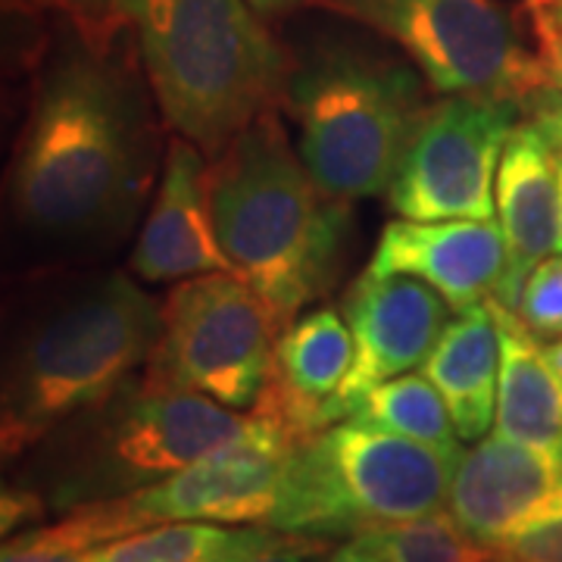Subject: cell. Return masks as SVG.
Masks as SVG:
<instances>
[{"instance_id":"20","label":"cell","mask_w":562,"mask_h":562,"mask_svg":"<svg viewBox=\"0 0 562 562\" xmlns=\"http://www.w3.org/2000/svg\"><path fill=\"white\" fill-rule=\"evenodd\" d=\"M294 538L269 525L169 522L106 543L91 562H254Z\"/></svg>"},{"instance_id":"22","label":"cell","mask_w":562,"mask_h":562,"mask_svg":"<svg viewBox=\"0 0 562 562\" xmlns=\"http://www.w3.org/2000/svg\"><path fill=\"white\" fill-rule=\"evenodd\" d=\"M353 416L401 438H413L431 447H460V435L447 403L422 372H406L401 379L372 387Z\"/></svg>"},{"instance_id":"9","label":"cell","mask_w":562,"mask_h":562,"mask_svg":"<svg viewBox=\"0 0 562 562\" xmlns=\"http://www.w3.org/2000/svg\"><path fill=\"white\" fill-rule=\"evenodd\" d=\"M394 41L441 94L531 101L553 81L497 0H313Z\"/></svg>"},{"instance_id":"1","label":"cell","mask_w":562,"mask_h":562,"mask_svg":"<svg viewBox=\"0 0 562 562\" xmlns=\"http://www.w3.org/2000/svg\"><path fill=\"white\" fill-rule=\"evenodd\" d=\"M85 44L41 76L10 160V210L57 247L116 241L147 198L160 140L135 81Z\"/></svg>"},{"instance_id":"8","label":"cell","mask_w":562,"mask_h":562,"mask_svg":"<svg viewBox=\"0 0 562 562\" xmlns=\"http://www.w3.org/2000/svg\"><path fill=\"white\" fill-rule=\"evenodd\" d=\"M279 335L272 306L241 276L184 279L162 301L160 338L140 379L250 413L269 382Z\"/></svg>"},{"instance_id":"33","label":"cell","mask_w":562,"mask_h":562,"mask_svg":"<svg viewBox=\"0 0 562 562\" xmlns=\"http://www.w3.org/2000/svg\"><path fill=\"white\" fill-rule=\"evenodd\" d=\"M284 3H291V0H250V7H257V10H279Z\"/></svg>"},{"instance_id":"13","label":"cell","mask_w":562,"mask_h":562,"mask_svg":"<svg viewBox=\"0 0 562 562\" xmlns=\"http://www.w3.org/2000/svg\"><path fill=\"white\" fill-rule=\"evenodd\" d=\"M206 169L210 160L198 144L179 135L169 140L157 194L128 257L132 276L147 284H166L206 272H232L213 225Z\"/></svg>"},{"instance_id":"12","label":"cell","mask_w":562,"mask_h":562,"mask_svg":"<svg viewBox=\"0 0 562 562\" xmlns=\"http://www.w3.org/2000/svg\"><path fill=\"white\" fill-rule=\"evenodd\" d=\"M341 313L353 335V369L338 394V422L350 419L372 387L422 369L453 310L425 281L362 272Z\"/></svg>"},{"instance_id":"23","label":"cell","mask_w":562,"mask_h":562,"mask_svg":"<svg viewBox=\"0 0 562 562\" xmlns=\"http://www.w3.org/2000/svg\"><path fill=\"white\" fill-rule=\"evenodd\" d=\"M391 562H494V550L462 531L450 509L428 513L413 522L372 531Z\"/></svg>"},{"instance_id":"4","label":"cell","mask_w":562,"mask_h":562,"mask_svg":"<svg viewBox=\"0 0 562 562\" xmlns=\"http://www.w3.org/2000/svg\"><path fill=\"white\" fill-rule=\"evenodd\" d=\"M250 0H140L138 41L162 122L220 157L247 125L279 113L291 63Z\"/></svg>"},{"instance_id":"24","label":"cell","mask_w":562,"mask_h":562,"mask_svg":"<svg viewBox=\"0 0 562 562\" xmlns=\"http://www.w3.org/2000/svg\"><path fill=\"white\" fill-rule=\"evenodd\" d=\"M20 10H50L60 13L76 29L81 44L110 54L122 29L138 25L140 0H13Z\"/></svg>"},{"instance_id":"32","label":"cell","mask_w":562,"mask_h":562,"mask_svg":"<svg viewBox=\"0 0 562 562\" xmlns=\"http://www.w3.org/2000/svg\"><path fill=\"white\" fill-rule=\"evenodd\" d=\"M543 357H547V362L553 366V372L560 375V382H562V338L543 344Z\"/></svg>"},{"instance_id":"17","label":"cell","mask_w":562,"mask_h":562,"mask_svg":"<svg viewBox=\"0 0 562 562\" xmlns=\"http://www.w3.org/2000/svg\"><path fill=\"white\" fill-rule=\"evenodd\" d=\"M562 487V457L501 435L462 450L450 484V516L484 547H501Z\"/></svg>"},{"instance_id":"2","label":"cell","mask_w":562,"mask_h":562,"mask_svg":"<svg viewBox=\"0 0 562 562\" xmlns=\"http://www.w3.org/2000/svg\"><path fill=\"white\" fill-rule=\"evenodd\" d=\"M213 225L232 272L284 328L338 272L350 203L322 191L279 113L247 125L206 169Z\"/></svg>"},{"instance_id":"31","label":"cell","mask_w":562,"mask_h":562,"mask_svg":"<svg viewBox=\"0 0 562 562\" xmlns=\"http://www.w3.org/2000/svg\"><path fill=\"white\" fill-rule=\"evenodd\" d=\"M531 20H562V0H525Z\"/></svg>"},{"instance_id":"16","label":"cell","mask_w":562,"mask_h":562,"mask_svg":"<svg viewBox=\"0 0 562 562\" xmlns=\"http://www.w3.org/2000/svg\"><path fill=\"white\" fill-rule=\"evenodd\" d=\"M497 222L506 269L494 301L516 310L528 276L560 254V154L531 116L509 132L497 169Z\"/></svg>"},{"instance_id":"25","label":"cell","mask_w":562,"mask_h":562,"mask_svg":"<svg viewBox=\"0 0 562 562\" xmlns=\"http://www.w3.org/2000/svg\"><path fill=\"white\" fill-rule=\"evenodd\" d=\"M513 313L538 341L562 338V254L543 260L528 276Z\"/></svg>"},{"instance_id":"10","label":"cell","mask_w":562,"mask_h":562,"mask_svg":"<svg viewBox=\"0 0 562 562\" xmlns=\"http://www.w3.org/2000/svg\"><path fill=\"white\" fill-rule=\"evenodd\" d=\"M525 106L494 94H443L428 103L387 188L401 220H497V169Z\"/></svg>"},{"instance_id":"28","label":"cell","mask_w":562,"mask_h":562,"mask_svg":"<svg viewBox=\"0 0 562 562\" xmlns=\"http://www.w3.org/2000/svg\"><path fill=\"white\" fill-rule=\"evenodd\" d=\"M535 22V35L541 47V63L547 76L553 81V88L562 91V20H531Z\"/></svg>"},{"instance_id":"19","label":"cell","mask_w":562,"mask_h":562,"mask_svg":"<svg viewBox=\"0 0 562 562\" xmlns=\"http://www.w3.org/2000/svg\"><path fill=\"white\" fill-rule=\"evenodd\" d=\"M501 328V384L494 435L562 457V382L543 344L503 303L487 297Z\"/></svg>"},{"instance_id":"5","label":"cell","mask_w":562,"mask_h":562,"mask_svg":"<svg viewBox=\"0 0 562 562\" xmlns=\"http://www.w3.org/2000/svg\"><path fill=\"white\" fill-rule=\"evenodd\" d=\"M250 416L191 391L154 387L140 375L44 438L41 479L29 484L47 509H76L144 491L238 438ZM38 443V447H41Z\"/></svg>"},{"instance_id":"26","label":"cell","mask_w":562,"mask_h":562,"mask_svg":"<svg viewBox=\"0 0 562 562\" xmlns=\"http://www.w3.org/2000/svg\"><path fill=\"white\" fill-rule=\"evenodd\" d=\"M494 562H562V487L538 516L494 547Z\"/></svg>"},{"instance_id":"21","label":"cell","mask_w":562,"mask_h":562,"mask_svg":"<svg viewBox=\"0 0 562 562\" xmlns=\"http://www.w3.org/2000/svg\"><path fill=\"white\" fill-rule=\"evenodd\" d=\"M135 535L120 497L94 501L63 513L57 522L32 525L7 538L0 562H91V553L106 543Z\"/></svg>"},{"instance_id":"3","label":"cell","mask_w":562,"mask_h":562,"mask_svg":"<svg viewBox=\"0 0 562 562\" xmlns=\"http://www.w3.org/2000/svg\"><path fill=\"white\" fill-rule=\"evenodd\" d=\"M162 303L128 272L66 284L22 325L0 397L3 460H20L60 425L116 394L147 366Z\"/></svg>"},{"instance_id":"11","label":"cell","mask_w":562,"mask_h":562,"mask_svg":"<svg viewBox=\"0 0 562 562\" xmlns=\"http://www.w3.org/2000/svg\"><path fill=\"white\" fill-rule=\"evenodd\" d=\"M294 447L297 441L276 422L250 416L238 438L176 475L120 497L122 509L135 531L169 522L269 525Z\"/></svg>"},{"instance_id":"6","label":"cell","mask_w":562,"mask_h":562,"mask_svg":"<svg viewBox=\"0 0 562 562\" xmlns=\"http://www.w3.org/2000/svg\"><path fill=\"white\" fill-rule=\"evenodd\" d=\"M462 447L401 438L341 419L294 447L269 528L301 538H353L443 509Z\"/></svg>"},{"instance_id":"7","label":"cell","mask_w":562,"mask_h":562,"mask_svg":"<svg viewBox=\"0 0 562 562\" xmlns=\"http://www.w3.org/2000/svg\"><path fill=\"white\" fill-rule=\"evenodd\" d=\"M281 106L310 176L353 203L387 194L428 103L409 66L328 47L291 66Z\"/></svg>"},{"instance_id":"29","label":"cell","mask_w":562,"mask_h":562,"mask_svg":"<svg viewBox=\"0 0 562 562\" xmlns=\"http://www.w3.org/2000/svg\"><path fill=\"white\" fill-rule=\"evenodd\" d=\"M325 562H391L384 547L379 543V538L372 531H362V535H353L328 557Z\"/></svg>"},{"instance_id":"14","label":"cell","mask_w":562,"mask_h":562,"mask_svg":"<svg viewBox=\"0 0 562 562\" xmlns=\"http://www.w3.org/2000/svg\"><path fill=\"white\" fill-rule=\"evenodd\" d=\"M353 369V335L335 306H313L281 328L272 372L250 416L310 441L338 422V394Z\"/></svg>"},{"instance_id":"30","label":"cell","mask_w":562,"mask_h":562,"mask_svg":"<svg viewBox=\"0 0 562 562\" xmlns=\"http://www.w3.org/2000/svg\"><path fill=\"white\" fill-rule=\"evenodd\" d=\"M325 550V541L316 538H294L291 543H284L279 550H269L254 562H319V553Z\"/></svg>"},{"instance_id":"18","label":"cell","mask_w":562,"mask_h":562,"mask_svg":"<svg viewBox=\"0 0 562 562\" xmlns=\"http://www.w3.org/2000/svg\"><path fill=\"white\" fill-rule=\"evenodd\" d=\"M419 372L438 387L462 443L487 438L501 384V328L487 301L447 322Z\"/></svg>"},{"instance_id":"34","label":"cell","mask_w":562,"mask_h":562,"mask_svg":"<svg viewBox=\"0 0 562 562\" xmlns=\"http://www.w3.org/2000/svg\"><path fill=\"white\" fill-rule=\"evenodd\" d=\"M557 154H560V254H562V144H557Z\"/></svg>"},{"instance_id":"27","label":"cell","mask_w":562,"mask_h":562,"mask_svg":"<svg viewBox=\"0 0 562 562\" xmlns=\"http://www.w3.org/2000/svg\"><path fill=\"white\" fill-rule=\"evenodd\" d=\"M525 116L541 125L553 144H562V91L560 88H543L531 101L525 103Z\"/></svg>"},{"instance_id":"15","label":"cell","mask_w":562,"mask_h":562,"mask_svg":"<svg viewBox=\"0 0 562 562\" xmlns=\"http://www.w3.org/2000/svg\"><path fill=\"white\" fill-rule=\"evenodd\" d=\"M506 269L497 220H391L369 260L372 276H409L441 294L453 313L494 297Z\"/></svg>"}]
</instances>
